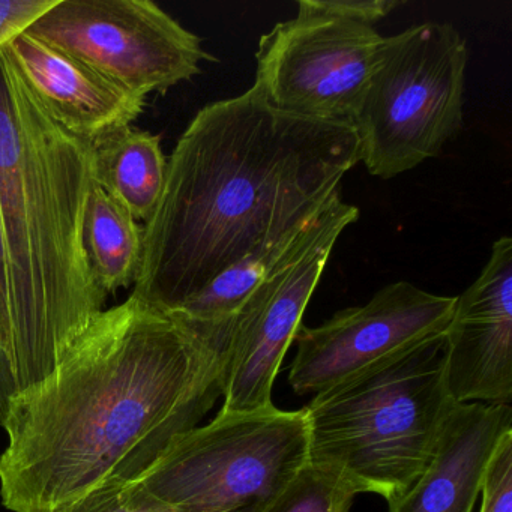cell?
I'll return each mask as SVG.
<instances>
[{
  "label": "cell",
  "mask_w": 512,
  "mask_h": 512,
  "mask_svg": "<svg viewBox=\"0 0 512 512\" xmlns=\"http://www.w3.org/2000/svg\"><path fill=\"white\" fill-rule=\"evenodd\" d=\"M92 146L95 182L137 221L148 223L166 182L161 136L128 127Z\"/></svg>",
  "instance_id": "15"
},
{
  "label": "cell",
  "mask_w": 512,
  "mask_h": 512,
  "mask_svg": "<svg viewBox=\"0 0 512 512\" xmlns=\"http://www.w3.org/2000/svg\"><path fill=\"white\" fill-rule=\"evenodd\" d=\"M223 389V347L131 293L11 400L0 422L2 503L49 512L103 485L140 481Z\"/></svg>",
  "instance_id": "1"
},
{
  "label": "cell",
  "mask_w": 512,
  "mask_h": 512,
  "mask_svg": "<svg viewBox=\"0 0 512 512\" xmlns=\"http://www.w3.org/2000/svg\"><path fill=\"white\" fill-rule=\"evenodd\" d=\"M19 395L16 373H14L13 358H11L10 343L4 323L0 319V406L7 413L11 400ZM4 419V418H2Z\"/></svg>",
  "instance_id": "22"
},
{
  "label": "cell",
  "mask_w": 512,
  "mask_h": 512,
  "mask_svg": "<svg viewBox=\"0 0 512 512\" xmlns=\"http://www.w3.org/2000/svg\"><path fill=\"white\" fill-rule=\"evenodd\" d=\"M28 32L146 100L217 62L151 0H58Z\"/></svg>",
  "instance_id": "7"
},
{
  "label": "cell",
  "mask_w": 512,
  "mask_h": 512,
  "mask_svg": "<svg viewBox=\"0 0 512 512\" xmlns=\"http://www.w3.org/2000/svg\"><path fill=\"white\" fill-rule=\"evenodd\" d=\"M359 209L337 199L310 241L260 284L230 322L224 344V412L272 406V388L335 242Z\"/></svg>",
  "instance_id": "9"
},
{
  "label": "cell",
  "mask_w": 512,
  "mask_h": 512,
  "mask_svg": "<svg viewBox=\"0 0 512 512\" xmlns=\"http://www.w3.org/2000/svg\"><path fill=\"white\" fill-rule=\"evenodd\" d=\"M467 58L466 40L449 23L385 38L352 122L370 175L409 172L460 133Z\"/></svg>",
  "instance_id": "5"
},
{
  "label": "cell",
  "mask_w": 512,
  "mask_h": 512,
  "mask_svg": "<svg viewBox=\"0 0 512 512\" xmlns=\"http://www.w3.org/2000/svg\"><path fill=\"white\" fill-rule=\"evenodd\" d=\"M355 497L307 464L263 512H349Z\"/></svg>",
  "instance_id": "17"
},
{
  "label": "cell",
  "mask_w": 512,
  "mask_h": 512,
  "mask_svg": "<svg viewBox=\"0 0 512 512\" xmlns=\"http://www.w3.org/2000/svg\"><path fill=\"white\" fill-rule=\"evenodd\" d=\"M308 464L304 409L224 412L182 434L140 479L179 512H263Z\"/></svg>",
  "instance_id": "6"
},
{
  "label": "cell",
  "mask_w": 512,
  "mask_h": 512,
  "mask_svg": "<svg viewBox=\"0 0 512 512\" xmlns=\"http://www.w3.org/2000/svg\"><path fill=\"white\" fill-rule=\"evenodd\" d=\"M401 0H302L298 11L371 26L403 7Z\"/></svg>",
  "instance_id": "20"
},
{
  "label": "cell",
  "mask_w": 512,
  "mask_h": 512,
  "mask_svg": "<svg viewBox=\"0 0 512 512\" xmlns=\"http://www.w3.org/2000/svg\"><path fill=\"white\" fill-rule=\"evenodd\" d=\"M358 163L353 125L281 112L256 86L208 104L167 160L133 295L178 310L239 260L313 223Z\"/></svg>",
  "instance_id": "2"
},
{
  "label": "cell",
  "mask_w": 512,
  "mask_h": 512,
  "mask_svg": "<svg viewBox=\"0 0 512 512\" xmlns=\"http://www.w3.org/2000/svg\"><path fill=\"white\" fill-rule=\"evenodd\" d=\"M455 301L398 281L316 328L301 325L290 386L298 395L323 394L409 352L446 331Z\"/></svg>",
  "instance_id": "10"
},
{
  "label": "cell",
  "mask_w": 512,
  "mask_h": 512,
  "mask_svg": "<svg viewBox=\"0 0 512 512\" xmlns=\"http://www.w3.org/2000/svg\"><path fill=\"white\" fill-rule=\"evenodd\" d=\"M445 332L304 407L308 464L353 494L397 500L433 458L455 407L445 374Z\"/></svg>",
  "instance_id": "4"
},
{
  "label": "cell",
  "mask_w": 512,
  "mask_h": 512,
  "mask_svg": "<svg viewBox=\"0 0 512 512\" xmlns=\"http://www.w3.org/2000/svg\"><path fill=\"white\" fill-rule=\"evenodd\" d=\"M322 215L305 229L286 236L272 247L239 260L203 287L202 292L169 314L206 340L224 347L227 328L239 308L260 284L307 245Z\"/></svg>",
  "instance_id": "14"
},
{
  "label": "cell",
  "mask_w": 512,
  "mask_h": 512,
  "mask_svg": "<svg viewBox=\"0 0 512 512\" xmlns=\"http://www.w3.org/2000/svg\"><path fill=\"white\" fill-rule=\"evenodd\" d=\"M511 431L509 404H455L430 463L389 512H473L491 457Z\"/></svg>",
  "instance_id": "13"
},
{
  "label": "cell",
  "mask_w": 512,
  "mask_h": 512,
  "mask_svg": "<svg viewBox=\"0 0 512 512\" xmlns=\"http://www.w3.org/2000/svg\"><path fill=\"white\" fill-rule=\"evenodd\" d=\"M5 50L53 118L91 145L133 127L145 112L146 98L116 85L28 31Z\"/></svg>",
  "instance_id": "12"
},
{
  "label": "cell",
  "mask_w": 512,
  "mask_h": 512,
  "mask_svg": "<svg viewBox=\"0 0 512 512\" xmlns=\"http://www.w3.org/2000/svg\"><path fill=\"white\" fill-rule=\"evenodd\" d=\"M446 386L457 404L512 397V239L502 236L475 283L457 296L445 331ZM511 406V404H509Z\"/></svg>",
  "instance_id": "11"
},
{
  "label": "cell",
  "mask_w": 512,
  "mask_h": 512,
  "mask_svg": "<svg viewBox=\"0 0 512 512\" xmlns=\"http://www.w3.org/2000/svg\"><path fill=\"white\" fill-rule=\"evenodd\" d=\"M94 146L62 127L0 52V221L19 394L43 382L100 316L85 248Z\"/></svg>",
  "instance_id": "3"
},
{
  "label": "cell",
  "mask_w": 512,
  "mask_h": 512,
  "mask_svg": "<svg viewBox=\"0 0 512 512\" xmlns=\"http://www.w3.org/2000/svg\"><path fill=\"white\" fill-rule=\"evenodd\" d=\"M2 418H4V410H2V406H0V422H2Z\"/></svg>",
  "instance_id": "23"
},
{
  "label": "cell",
  "mask_w": 512,
  "mask_h": 512,
  "mask_svg": "<svg viewBox=\"0 0 512 512\" xmlns=\"http://www.w3.org/2000/svg\"><path fill=\"white\" fill-rule=\"evenodd\" d=\"M85 248L95 283L106 295L136 283L143 227L94 181L85 218Z\"/></svg>",
  "instance_id": "16"
},
{
  "label": "cell",
  "mask_w": 512,
  "mask_h": 512,
  "mask_svg": "<svg viewBox=\"0 0 512 512\" xmlns=\"http://www.w3.org/2000/svg\"><path fill=\"white\" fill-rule=\"evenodd\" d=\"M49 512H179L152 496L139 481L107 484Z\"/></svg>",
  "instance_id": "18"
},
{
  "label": "cell",
  "mask_w": 512,
  "mask_h": 512,
  "mask_svg": "<svg viewBox=\"0 0 512 512\" xmlns=\"http://www.w3.org/2000/svg\"><path fill=\"white\" fill-rule=\"evenodd\" d=\"M383 41L371 26L298 11L260 38L254 86L281 112L352 125Z\"/></svg>",
  "instance_id": "8"
},
{
  "label": "cell",
  "mask_w": 512,
  "mask_h": 512,
  "mask_svg": "<svg viewBox=\"0 0 512 512\" xmlns=\"http://www.w3.org/2000/svg\"><path fill=\"white\" fill-rule=\"evenodd\" d=\"M479 512H512V431L506 434L485 472Z\"/></svg>",
  "instance_id": "19"
},
{
  "label": "cell",
  "mask_w": 512,
  "mask_h": 512,
  "mask_svg": "<svg viewBox=\"0 0 512 512\" xmlns=\"http://www.w3.org/2000/svg\"><path fill=\"white\" fill-rule=\"evenodd\" d=\"M56 2L58 0H0V52L52 10Z\"/></svg>",
  "instance_id": "21"
}]
</instances>
